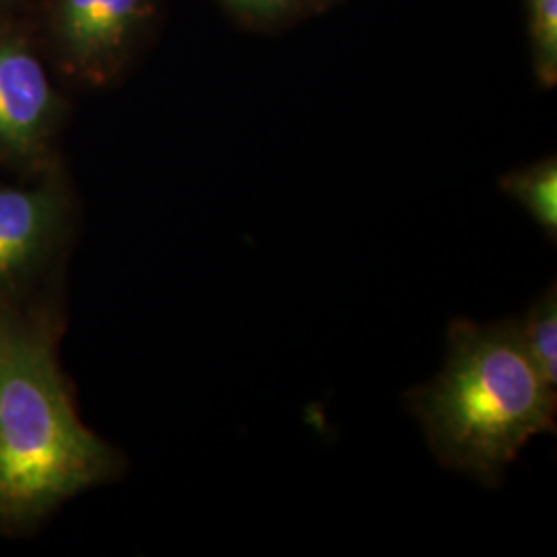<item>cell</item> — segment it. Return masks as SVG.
Masks as SVG:
<instances>
[{
    "mask_svg": "<svg viewBox=\"0 0 557 557\" xmlns=\"http://www.w3.org/2000/svg\"><path fill=\"white\" fill-rule=\"evenodd\" d=\"M66 106L32 36L0 25V165L34 180L60 163Z\"/></svg>",
    "mask_w": 557,
    "mask_h": 557,
    "instance_id": "3957f363",
    "label": "cell"
},
{
    "mask_svg": "<svg viewBox=\"0 0 557 557\" xmlns=\"http://www.w3.org/2000/svg\"><path fill=\"white\" fill-rule=\"evenodd\" d=\"M520 337L541 379L557 388V287L552 283L518 319Z\"/></svg>",
    "mask_w": 557,
    "mask_h": 557,
    "instance_id": "52a82bcc",
    "label": "cell"
},
{
    "mask_svg": "<svg viewBox=\"0 0 557 557\" xmlns=\"http://www.w3.org/2000/svg\"><path fill=\"white\" fill-rule=\"evenodd\" d=\"M446 343L442 370L405 407L442 467L499 487L531 440L556 432L557 388L529 358L518 319L453 320Z\"/></svg>",
    "mask_w": 557,
    "mask_h": 557,
    "instance_id": "7a4b0ae2",
    "label": "cell"
},
{
    "mask_svg": "<svg viewBox=\"0 0 557 557\" xmlns=\"http://www.w3.org/2000/svg\"><path fill=\"white\" fill-rule=\"evenodd\" d=\"M529 2H531V7H533V4H535V2H539V0H529Z\"/></svg>",
    "mask_w": 557,
    "mask_h": 557,
    "instance_id": "30bf717a",
    "label": "cell"
},
{
    "mask_svg": "<svg viewBox=\"0 0 557 557\" xmlns=\"http://www.w3.org/2000/svg\"><path fill=\"white\" fill-rule=\"evenodd\" d=\"M502 190L537 221L545 236L557 239V163L556 158L517 170L499 182Z\"/></svg>",
    "mask_w": 557,
    "mask_h": 557,
    "instance_id": "8992f818",
    "label": "cell"
},
{
    "mask_svg": "<svg viewBox=\"0 0 557 557\" xmlns=\"http://www.w3.org/2000/svg\"><path fill=\"white\" fill-rule=\"evenodd\" d=\"M29 186H0V294L52 277L75 234V199L62 161Z\"/></svg>",
    "mask_w": 557,
    "mask_h": 557,
    "instance_id": "277c9868",
    "label": "cell"
},
{
    "mask_svg": "<svg viewBox=\"0 0 557 557\" xmlns=\"http://www.w3.org/2000/svg\"><path fill=\"white\" fill-rule=\"evenodd\" d=\"M533 46L539 79L554 85L557 77V0H539L531 7Z\"/></svg>",
    "mask_w": 557,
    "mask_h": 557,
    "instance_id": "ba28073f",
    "label": "cell"
},
{
    "mask_svg": "<svg viewBox=\"0 0 557 557\" xmlns=\"http://www.w3.org/2000/svg\"><path fill=\"white\" fill-rule=\"evenodd\" d=\"M234 13L252 21H271L283 17L298 0H221Z\"/></svg>",
    "mask_w": 557,
    "mask_h": 557,
    "instance_id": "9c48e42d",
    "label": "cell"
},
{
    "mask_svg": "<svg viewBox=\"0 0 557 557\" xmlns=\"http://www.w3.org/2000/svg\"><path fill=\"white\" fill-rule=\"evenodd\" d=\"M153 0H44V34L60 71L83 85L114 79L131 57Z\"/></svg>",
    "mask_w": 557,
    "mask_h": 557,
    "instance_id": "5b68a950",
    "label": "cell"
},
{
    "mask_svg": "<svg viewBox=\"0 0 557 557\" xmlns=\"http://www.w3.org/2000/svg\"><path fill=\"white\" fill-rule=\"evenodd\" d=\"M59 277L0 294V533L25 535L66 499L114 481L126 462L81 421L60 366Z\"/></svg>",
    "mask_w": 557,
    "mask_h": 557,
    "instance_id": "6da1fadb",
    "label": "cell"
},
{
    "mask_svg": "<svg viewBox=\"0 0 557 557\" xmlns=\"http://www.w3.org/2000/svg\"><path fill=\"white\" fill-rule=\"evenodd\" d=\"M0 2H4V0H0Z\"/></svg>",
    "mask_w": 557,
    "mask_h": 557,
    "instance_id": "8fae6325",
    "label": "cell"
}]
</instances>
